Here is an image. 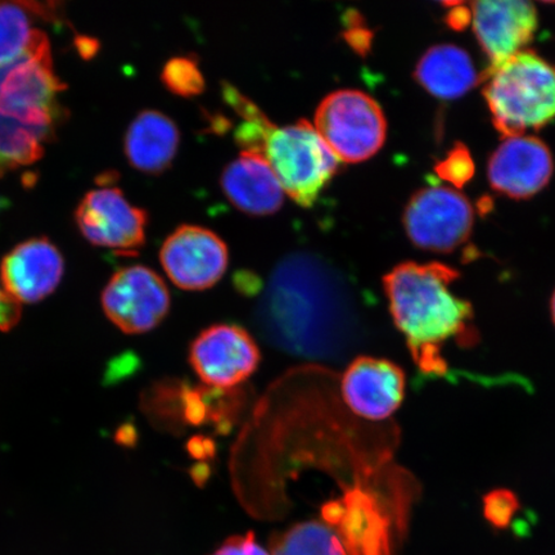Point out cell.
I'll return each instance as SVG.
<instances>
[{
	"label": "cell",
	"instance_id": "6da1fadb",
	"mask_svg": "<svg viewBox=\"0 0 555 555\" xmlns=\"http://www.w3.org/2000/svg\"><path fill=\"white\" fill-rule=\"evenodd\" d=\"M270 341L296 356H341L356 333L350 301L331 273L311 260L283 263L273 275L260 310Z\"/></svg>",
	"mask_w": 555,
	"mask_h": 555
},
{
	"label": "cell",
	"instance_id": "7a4b0ae2",
	"mask_svg": "<svg viewBox=\"0 0 555 555\" xmlns=\"http://www.w3.org/2000/svg\"><path fill=\"white\" fill-rule=\"evenodd\" d=\"M460 280L454 268L442 262H402L384 278L395 325L404 336L420 371L429 377L449 372L443 350L455 343H477L475 312L469 301L454 294Z\"/></svg>",
	"mask_w": 555,
	"mask_h": 555
},
{
	"label": "cell",
	"instance_id": "3957f363",
	"mask_svg": "<svg viewBox=\"0 0 555 555\" xmlns=\"http://www.w3.org/2000/svg\"><path fill=\"white\" fill-rule=\"evenodd\" d=\"M64 89L43 31L35 33L23 54L0 65V178L43 156L64 116Z\"/></svg>",
	"mask_w": 555,
	"mask_h": 555
},
{
	"label": "cell",
	"instance_id": "277c9868",
	"mask_svg": "<svg viewBox=\"0 0 555 555\" xmlns=\"http://www.w3.org/2000/svg\"><path fill=\"white\" fill-rule=\"evenodd\" d=\"M225 99L242 117L235 138L243 152L261 156L284 192L302 207L315 203L338 169L339 159L314 125L307 120L276 127L266 114L231 86Z\"/></svg>",
	"mask_w": 555,
	"mask_h": 555
},
{
	"label": "cell",
	"instance_id": "5b68a950",
	"mask_svg": "<svg viewBox=\"0 0 555 555\" xmlns=\"http://www.w3.org/2000/svg\"><path fill=\"white\" fill-rule=\"evenodd\" d=\"M483 96L495 129L505 138L525 135L555 121V66L520 51L482 75Z\"/></svg>",
	"mask_w": 555,
	"mask_h": 555
},
{
	"label": "cell",
	"instance_id": "8992f818",
	"mask_svg": "<svg viewBox=\"0 0 555 555\" xmlns=\"http://www.w3.org/2000/svg\"><path fill=\"white\" fill-rule=\"evenodd\" d=\"M314 127L345 163H360L376 155L387 134L378 102L357 89H341L325 96L317 109Z\"/></svg>",
	"mask_w": 555,
	"mask_h": 555
},
{
	"label": "cell",
	"instance_id": "52a82bcc",
	"mask_svg": "<svg viewBox=\"0 0 555 555\" xmlns=\"http://www.w3.org/2000/svg\"><path fill=\"white\" fill-rule=\"evenodd\" d=\"M402 223L416 247L448 254L470 237L475 210L461 192L450 186L431 185L413 194Z\"/></svg>",
	"mask_w": 555,
	"mask_h": 555
},
{
	"label": "cell",
	"instance_id": "ba28073f",
	"mask_svg": "<svg viewBox=\"0 0 555 555\" xmlns=\"http://www.w3.org/2000/svg\"><path fill=\"white\" fill-rule=\"evenodd\" d=\"M104 314L128 335H142L168 317L170 293L154 270L134 266L120 269L102 294Z\"/></svg>",
	"mask_w": 555,
	"mask_h": 555
},
{
	"label": "cell",
	"instance_id": "9c48e42d",
	"mask_svg": "<svg viewBox=\"0 0 555 555\" xmlns=\"http://www.w3.org/2000/svg\"><path fill=\"white\" fill-rule=\"evenodd\" d=\"M147 214L113 186L90 191L75 211L76 224L94 246L134 255L145 242Z\"/></svg>",
	"mask_w": 555,
	"mask_h": 555
},
{
	"label": "cell",
	"instance_id": "30bf717a",
	"mask_svg": "<svg viewBox=\"0 0 555 555\" xmlns=\"http://www.w3.org/2000/svg\"><path fill=\"white\" fill-rule=\"evenodd\" d=\"M190 363L206 385L232 388L258 370L260 350L254 337L240 325L215 324L192 343Z\"/></svg>",
	"mask_w": 555,
	"mask_h": 555
},
{
	"label": "cell",
	"instance_id": "8fae6325",
	"mask_svg": "<svg viewBox=\"0 0 555 555\" xmlns=\"http://www.w3.org/2000/svg\"><path fill=\"white\" fill-rule=\"evenodd\" d=\"M166 274L180 289L204 291L227 272L228 248L217 234L196 225H183L169 235L159 253Z\"/></svg>",
	"mask_w": 555,
	"mask_h": 555
},
{
	"label": "cell",
	"instance_id": "7c38bea8",
	"mask_svg": "<svg viewBox=\"0 0 555 555\" xmlns=\"http://www.w3.org/2000/svg\"><path fill=\"white\" fill-rule=\"evenodd\" d=\"M553 172L551 150L531 135L505 138L488 166L491 189L515 199L535 196L551 182Z\"/></svg>",
	"mask_w": 555,
	"mask_h": 555
},
{
	"label": "cell",
	"instance_id": "4fadbf2b",
	"mask_svg": "<svg viewBox=\"0 0 555 555\" xmlns=\"http://www.w3.org/2000/svg\"><path fill=\"white\" fill-rule=\"evenodd\" d=\"M404 371L390 360L360 357L347 366L341 392L351 412L366 421H385L405 397Z\"/></svg>",
	"mask_w": 555,
	"mask_h": 555
},
{
	"label": "cell",
	"instance_id": "5bb4252c",
	"mask_svg": "<svg viewBox=\"0 0 555 555\" xmlns=\"http://www.w3.org/2000/svg\"><path fill=\"white\" fill-rule=\"evenodd\" d=\"M478 43L494 67L524 51L538 29L535 5L522 0H481L470 4Z\"/></svg>",
	"mask_w": 555,
	"mask_h": 555
},
{
	"label": "cell",
	"instance_id": "9a60e30c",
	"mask_svg": "<svg viewBox=\"0 0 555 555\" xmlns=\"http://www.w3.org/2000/svg\"><path fill=\"white\" fill-rule=\"evenodd\" d=\"M64 272V258L47 238L21 243L0 266L2 287L20 305L39 302L52 295Z\"/></svg>",
	"mask_w": 555,
	"mask_h": 555
},
{
	"label": "cell",
	"instance_id": "2e32d148",
	"mask_svg": "<svg viewBox=\"0 0 555 555\" xmlns=\"http://www.w3.org/2000/svg\"><path fill=\"white\" fill-rule=\"evenodd\" d=\"M221 189L231 203L249 215L273 214L283 204L280 179L261 156L242 152L221 176Z\"/></svg>",
	"mask_w": 555,
	"mask_h": 555
},
{
	"label": "cell",
	"instance_id": "e0dca14e",
	"mask_svg": "<svg viewBox=\"0 0 555 555\" xmlns=\"http://www.w3.org/2000/svg\"><path fill=\"white\" fill-rule=\"evenodd\" d=\"M414 78L428 93L447 101L461 99L482 80L469 54L451 44L429 48L416 64Z\"/></svg>",
	"mask_w": 555,
	"mask_h": 555
},
{
	"label": "cell",
	"instance_id": "ac0fdd59",
	"mask_svg": "<svg viewBox=\"0 0 555 555\" xmlns=\"http://www.w3.org/2000/svg\"><path fill=\"white\" fill-rule=\"evenodd\" d=\"M178 147L176 122L154 109L139 114L125 137V155L129 163L147 173H158L168 168Z\"/></svg>",
	"mask_w": 555,
	"mask_h": 555
},
{
	"label": "cell",
	"instance_id": "d6986e66",
	"mask_svg": "<svg viewBox=\"0 0 555 555\" xmlns=\"http://www.w3.org/2000/svg\"><path fill=\"white\" fill-rule=\"evenodd\" d=\"M270 555H350V550L336 520L322 512V519L307 520L278 533Z\"/></svg>",
	"mask_w": 555,
	"mask_h": 555
},
{
	"label": "cell",
	"instance_id": "ffe728a7",
	"mask_svg": "<svg viewBox=\"0 0 555 555\" xmlns=\"http://www.w3.org/2000/svg\"><path fill=\"white\" fill-rule=\"evenodd\" d=\"M54 4L0 2V65L23 54L37 29L33 16L54 18Z\"/></svg>",
	"mask_w": 555,
	"mask_h": 555
},
{
	"label": "cell",
	"instance_id": "44dd1931",
	"mask_svg": "<svg viewBox=\"0 0 555 555\" xmlns=\"http://www.w3.org/2000/svg\"><path fill=\"white\" fill-rule=\"evenodd\" d=\"M163 81L173 94L194 96L204 92L205 78L196 60L190 57L172 59L165 65Z\"/></svg>",
	"mask_w": 555,
	"mask_h": 555
},
{
	"label": "cell",
	"instance_id": "7402d4cb",
	"mask_svg": "<svg viewBox=\"0 0 555 555\" xmlns=\"http://www.w3.org/2000/svg\"><path fill=\"white\" fill-rule=\"evenodd\" d=\"M437 176L456 189H462L475 176V163L464 144H456L435 168Z\"/></svg>",
	"mask_w": 555,
	"mask_h": 555
},
{
	"label": "cell",
	"instance_id": "603a6c76",
	"mask_svg": "<svg viewBox=\"0 0 555 555\" xmlns=\"http://www.w3.org/2000/svg\"><path fill=\"white\" fill-rule=\"evenodd\" d=\"M483 502L485 517L499 529L511 525L519 506L516 495L508 490L492 491Z\"/></svg>",
	"mask_w": 555,
	"mask_h": 555
},
{
	"label": "cell",
	"instance_id": "cb8c5ba5",
	"mask_svg": "<svg viewBox=\"0 0 555 555\" xmlns=\"http://www.w3.org/2000/svg\"><path fill=\"white\" fill-rule=\"evenodd\" d=\"M346 29L345 40L350 44L353 51L365 55L371 51L373 33L365 26L362 15L356 11H349L345 16Z\"/></svg>",
	"mask_w": 555,
	"mask_h": 555
},
{
	"label": "cell",
	"instance_id": "d4e9b609",
	"mask_svg": "<svg viewBox=\"0 0 555 555\" xmlns=\"http://www.w3.org/2000/svg\"><path fill=\"white\" fill-rule=\"evenodd\" d=\"M214 555H270V552L256 541L253 532H248L229 538Z\"/></svg>",
	"mask_w": 555,
	"mask_h": 555
},
{
	"label": "cell",
	"instance_id": "484cf974",
	"mask_svg": "<svg viewBox=\"0 0 555 555\" xmlns=\"http://www.w3.org/2000/svg\"><path fill=\"white\" fill-rule=\"evenodd\" d=\"M21 305L0 286V331H10L18 323Z\"/></svg>",
	"mask_w": 555,
	"mask_h": 555
},
{
	"label": "cell",
	"instance_id": "4316f807",
	"mask_svg": "<svg viewBox=\"0 0 555 555\" xmlns=\"http://www.w3.org/2000/svg\"><path fill=\"white\" fill-rule=\"evenodd\" d=\"M446 7H450V11L447 16V23L454 30L466 29L467 25L472 21V11L467 5L463 3H443Z\"/></svg>",
	"mask_w": 555,
	"mask_h": 555
},
{
	"label": "cell",
	"instance_id": "83f0119b",
	"mask_svg": "<svg viewBox=\"0 0 555 555\" xmlns=\"http://www.w3.org/2000/svg\"><path fill=\"white\" fill-rule=\"evenodd\" d=\"M551 312H552L553 323L555 325V291H554L552 301H551Z\"/></svg>",
	"mask_w": 555,
	"mask_h": 555
}]
</instances>
